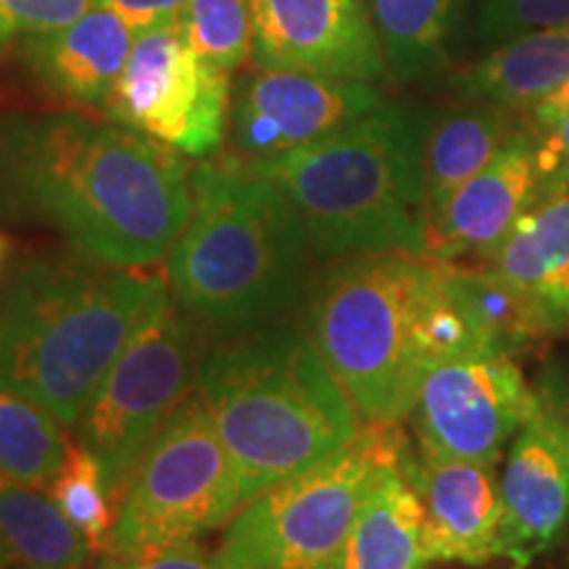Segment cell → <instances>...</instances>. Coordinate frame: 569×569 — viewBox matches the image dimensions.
<instances>
[{
    "label": "cell",
    "instance_id": "obj_18",
    "mask_svg": "<svg viewBox=\"0 0 569 569\" xmlns=\"http://www.w3.org/2000/svg\"><path fill=\"white\" fill-rule=\"evenodd\" d=\"M519 130L517 111L496 103L461 101L425 119L427 227L443 213L461 184L480 174Z\"/></svg>",
    "mask_w": 569,
    "mask_h": 569
},
{
    "label": "cell",
    "instance_id": "obj_30",
    "mask_svg": "<svg viewBox=\"0 0 569 569\" xmlns=\"http://www.w3.org/2000/svg\"><path fill=\"white\" fill-rule=\"evenodd\" d=\"M96 569H219V565L196 540L142 557H101Z\"/></svg>",
    "mask_w": 569,
    "mask_h": 569
},
{
    "label": "cell",
    "instance_id": "obj_8",
    "mask_svg": "<svg viewBox=\"0 0 569 569\" xmlns=\"http://www.w3.org/2000/svg\"><path fill=\"white\" fill-rule=\"evenodd\" d=\"M196 319L163 288L74 422L117 511L142 453L196 386Z\"/></svg>",
    "mask_w": 569,
    "mask_h": 569
},
{
    "label": "cell",
    "instance_id": "obj_33",
    "mask_svg": "<svg viewBox=\"0 0 569 569\" xmlns=\"http://www.w3.org/2000/svg\"><path fill=\"white\" fill-rule=\"evenodd\" d=\"M530 113L536 127H549L553 122H559V119L569 117V82L561 84V88L553 92V96L546 98V101H540Z\"/></svg>",
    "mask_w": 569,
    "mask_h": 569
},
{
    "label": "cell",
    "instance_id": "obj_32",
    "mask_svg": "<svg viewBox=\"0 0 569 569\" xmlns=\"http://www.w3.org/2000/svg\"><path fill=\"white\" fill-rule=\"evenodd\" d=\"M188 0H98V6L119 13L134 34L153 30V27L172 24L177 13Z\"/></svg>",
    "mask_w": 569,
    "mask_h": 569
},
{
    "label": "cell",
    "instance_id": "obj_4",
    "mask_svg": "<svg viewBox=\"0 0 569 569\" xmlns=\"http://www.w3.org/2000/svg\"><path fill=\"white\" fill-rule=\"evenodd\" d=\"M190 182L193 211L167 253L172 301L230 332L284 315L301 296L311 251L293 203L230 153L198 163Z\"/></svg>",
    "mask_w": 569,
    "mask_h": 569
},
{
    "label": "cell",
    "instance_id": "obj_34",
    "mask_svg": "<svg viewBox=\"0 0 569 569\" xmlns=\"http://www.w3.org/2000/svg\"><path fill=\"white\" fill-rule=\"evenodd\" d=\"M538 398H540V407L546 411V419H549L553 436L559 438L561 451H565V457L569 461V407L546 393H538Z\"/></svg>",
    "mask_w": 569,
    "mask_h": 569
},
{
    "label": "cell",
    "instance_id": "obj_22",
    "mask_svg": "<svg viewBox=\"0 0 569 569\" xmlns=\"http://www.w3.org/2000/svg\"><path fill=\"white\" fill-rule=\"evenodd\" d=\"M388 74L401 82L430 77L446 63L467 0H365Z\"/></svg>",
    "mask_w": 569,
    "mask_h": 569
},
{
    "label": "cell",
    "instance_id": "obj_7",
    "mask_svg": "<svg viewBox=\"0 0 569 569\" xmlns=\"http://www.w3.org/2000/svg\"><path fill=\"white\" fill-rule=\"evenodd\" d=\"M409 446L401 425L365 422L332 457L234 511L213 553L219 569H338L369 482Z\"/></svg>",
    "mask_w": 569,
    "mask_h": 569
},
{
    "label": "cell",
    "instance_id": "obj_1",
    "mask_svg": "<svg viewBox=\"0 0 569 569\" xmlns=\"http://www.w3.org/2000/svg\"><path fill=\"white\" fill-rule=\"evenodd\" d=\"M190 211L188 163L148 134L82 111L0 113V224L48 227L84 259L146 269Z\"/></svg>",
    "mask_w": 569,
    "mask_h": 569
},
{
    "label": "cell",
    "instance_id": "obj_38",
    "mask_svg": "<svg viewBox=\"0 0 569 569\" xmlns=\"http://www.w3.org/2000/svg\"><path fill=\"white\" fill-rule=\"evenodd\" d=\"M17 569H34V567H24V565H21V567H17Z\"/></svg>",
    "mask_w": 569,
    "mask_h": 569
},
{
    "label": "cell",
    "instance_id": "obj_23",
    "mask_svg": "<svg viewBox=\"0 0 569 569\" xmlns=\"http://www.w3.org/2000/svg\"><path fill=\"white\" fill-rule=\"evenodd\" d=\"M0 538L11 559L34 569H84L90 543L63 517L48 490L0 472Z\"/></svg>",
    "mask_w": 569,
    "mask_h": 569
},
{
    "label": "cell",
    "instance_id": "obj_28",
    "mask_svg": "<svg viewBox=\"0 0 569 569\" xmlns=\"http://www.w3.org/2000/svg\"><path fill=\"white\" fill-rule=\"evenodd\" d=\"M569 27V0H480L478 38L486 46Z\"/></svg>",
    "mask_w": 569,
    "mask_h": 569
},
{
    "label": "cell",
    "instance_id": "obj_17",
    "mask_svg": "<svg viewBox=\"0 0 569 569\" xmlns=\"http://www.w3.org/2000/svg\"><path fill=\"white\" fill-rule=\"evenodd\" d=\"M134 42L130 24L103 6H92L59 30L17 42L19 59L48 96L82 109H106Z\"/></svg>",
    "mask_w": 569,
    "mask_h": 569
},
{
    "label": "cell",
    "instance_id": "obj_24",
    "mask_svg": "<svg viewBox=\"0 0 569 569\" xmlns=\"http://www.w3.org/2000/svg\"><path fill=\"white\" fill-rule=\"evenodd\" d=\"M69 446L67 425L59 417L0 386V472L48 490Z\"/></svg>",
    "mask_w": 569,
    "mask_h": 569
},
{
    "label": "cell",
    "instance_id": "obj_3",
    "mask_svg": "<svg viewBox=\"0 0 569 569\" xmlns=\"http://www.w3.org/2000/svg\"><path fill=\"white\" fill-rule=\"evenodd\" d=\"M167 280L80 253H32L0 282V386L71 427Z\"/></svg>",
    "mask_w": 569,
    "mask_h": 569
},
{
    "label": "cell",
    "instance_id": "obj_10",
    "mask_svg": "<svg viewBox=\"0 0 569 569\" xmlns=\"http://www.w3.org/2000/svg\"><path fill=\"white\" fill-rule=\"evenodd\" d=\"M232 74L203 61L177 24L134 34L103 113L188 159H211L227 140Z\"/></svg>",
    "mask_w": 569,
    "mask_h": 569
},
{
    "label": "cell",
    "instance_id": "obj_5",
    "mask_svg": "<svg viewBox=\"0 0 569 569\" xmlns=\"http://www.w3.org/2000/svg\"><path fill=\"white\" fill-rule=\"evenodd\" d=\"M425 119L386 103L330 138L251 163L293 203L311 251L427 256Z\"/></svg>",
    "mask_w": 569,
    "mask_h": 569
},
{
    "label": "cell",
    "instance_id": "obj_11",
    "mask_svg": "<svg viewBox=\"0 0 569 569\" xmlns=\"http://www.w3.org/2000/svg\"><path fill=\"white\" fill-rule=\"evenodd\" d=\"M538 407L511 353H467L422 372L409 422L419 453L496 467Z\"/></svg>",
    "mask_w": 569,
    "mask_h": 569
},
{
    "label": "cell",
    "instance_id": "obj_36",
    "mask_svg": "<svg viewBox=\"0 0 569 569\" xmlns=\"http://www.w3.org/2000/svg\"><path fill=\"white\" fill-rule=\"evenodd\" d=\"M6 253H9V238H6V234L0 232V264H3Z\"/></svg>",
    "mask_w": 569,
    "mask_h": 569
},
{
    "label": "cell",
    "instance_id": "obj_14",
    "mask_svg": "<svg viewBox=\"0 0 569 569\" xmlns=\"http://www.w3.org/2000/svg\"><path fill=\"white\" fill-rule=\"evenodd\" d=\"M549 196L540 169L538 132L511 134L501 153L461 184L443 213L427 227V256L440 261L488 259L530 206Z\"/></svg>",
    "mask_w": 569,
    "mask_h": 569
},
{
    "label": "cell",
    "instance_id": "obj_35",
    "mask_svg": "<svg viewBox=\"0 0 569 569\" xmlns=\"http://www.w3.org/2000/svg\"><path fill=\"white\" fill-rule=\"evenodd\" d=\"M9 565H13L11 551H9V546L3 543V538H0V569H6Z\"/></svg>",
    "mask_w": 569,
    "mask_h": 569
},
{
    "label": "cell",
    "instance_id": "obj_25",
    "mask_svg": "<svg viewBox=\"0 0 569 569\" xmlns=\"http://www.w3.org/2000/svg\"><path fill=\"white\" fill-rule=\"evenodd\" d=\"M448 264L461 298L501 351L515 356L565 325L543 303L501 282L486 267H465L459 261Z\"/></svg>",
    "mask_w": 569,
    "mask_h": 569
},
{
    "label": "cell",
    "instance_id": "obj_20",
    "mask_svg": "<svg viewBox=\"0 0 569 569\" xmlns=\"http://www.w3.org/2000/svg\"><path fill=\"white\" fill-rule=\"evenodd\" d=\"M401 459L382 465L369 482L338 569H427L432 565L425 543L422 501L403 475Z\"/></svg>",
    "mask_w": 569,
    "mask_h": 569
},
{
    "label": "cell",
    "instance_id": "obj_12",
    "mask_svg": "<svg viewBox=\"0 0 569 569\" xmlns=\"http://www.w3.org/2000/svg\"><path fill=\"white\" fill-rule=\"evenodd\" d=\"M386 103L372 82L253 67L232 84L230 156L246 163L280 159L330 138Z\"/></svg>",
    "mask_w": 569,
    "mask_h": 569
},
{
    "label": "cell",
    "instance_id": "obj_2",
    "mask_svg": "<svg viewBox=\"0 0 569 569\" xmlns=\"http://www.w3.org/2000/svg\"><path fill=\"white\" fill-rule=\"evenodd\" d=\"M198 361L196 388L232 465L240 507L351 443L361 417L309 336L232 332Z\"/></svg>",
    "mask_w": 569,
    "mask_h": 569
},
{
    "label": "cell",
    "instance_id": "obj_6",
    "mask_svg": "<svg viewBox=\"0 0 569 569\" xmlns=\"http://www.w3.org/2000/svg\"><path fill=\"white\" fill-rule=\"evenodd\" d=\"M438 272L432 256L367 253L336 259L319 277L306 336L361 422L409 419L425 372L417 319Z\"/></svg>",
    "mask_w": 569,
    "mask_h": 569
},
{
    "label": "cell",
    "instance_id": "obj_31",
    "mask_svg": "<svg viewBox=\"0 0 569 569\" xmlns=\"http://www.w3.org/2000/svg\"><path fill=\"white\" fill-rule=\"evenodd\" d=\"M540 169L546 174V190H561L569 184V117L549 127H536Z\"/></svg>",
    "mask_w": 569,
    "mask_h": 569
},
{
    "label": "cell",
    "instance_id": "obj_21",
    "mask_svg": "<svg viewBox=\"0 0 569 569\" xmlns=\"http://www.w3.org/2000/svg\"><path fill=\"white\" fill-rule=\"evenodd\" d=\"M569 82V27L522 34L496 46L486 59L453 71L448 88L461 101L532 111Z\"/></svg>",
    "mask_w": 569,
    "mask_h": 569
},
{
    "label": "cell",
    "instance_id": "obj_9",
    "mask_svg": "<svg viewBox=\"0 0 569 569\" xmlns=\"http://www.w3.org/2000/svg\"><path fill=\"white\" fill-rule=\"evenodd\" d=\"M238 509L232 465L196 388L142 453L103 557H142L196 543L230 522Z\"/></svg>",
    "mask_w": 569,
    "mask_h": 569
},
{
    "label": "cell",
    "instance_id": "obj_37",
    "mask_svg": "<svg viewBox=\"0 0 569 569\" xmlns=\"http://www.w3.org/2000/svg\"><path fill=\"white\" fill-rule=\"evenodd\" d=\"M567 325H569V301H567Z\"/></svg>",
    "mask_w": 569,
    "mask_h": 569
},
{
    "label": "cell",
    "instance_id": "obj_13",
    "mask_svg": "<svg viewBox=\"0 0 569 569\" xmlns=\"http://www.w3.org/2000/svg\"><path fill=\"white\" fill-rule=\"evenodd\" d=\"M251 9L253 67L372 84L388 74L365 0H251Z\"/></svg>",
    "mask_w": 569,
    "mask_h": 569
},
{
    "label": "cell",
    "instance_id": "obj_27",
    "mask_svg": "<svg viewBox=\"0 0 569 569\" xmlns=\"http://www.w3.org/2000/svg\"><path fill=\"white\" fill-rule=\"evenodd\" d=\"M48 496L63 511V517L88 538L92 553L103 557L109 551L117 511L103 488L101 467L82 446H69L59 475L48 486Z\"/></svg>",
    "mask_w": 569,
    "mask_h": 569
},
{
    "label": "cell",
    "instance_id": "obj_29",
    "mask_svg": "<svg viewBox=\"0 0 569 569\" xmlns=\"http://www.w3.org/2000/svg\"><path fill=\"white\" fill-rule=\"evenodd\" d=\"M92 6L98 0H0V56L30 34L80 19Z\"/></svg>",
    "mask_w": 569,
    "mask_h": 569
},
{
    "label": "cell",
    "instance_id": "obj_16",
    "mask_svg": "<svg viewBox=\"0 0 569 569\" xmlns=\"http://www.w3.org/2000/svg\"><path fill=\"white\" fill-rule=\"evenodd\" d=\"M498 482L503 509L501 557L515 569H528L559 543L569 525V461L540 398L511 438Z\"/></svg>",
    "mask_w": 569,
    "mask_h": 569
},
{
    "label": "cell",
    "instance_id": "obj_15",
    "mask_svg": "<svg viewBox=\"0 0 569 569\" xmlns=\"http://www.w3.org/2000/svg\"><path fill=\"white\" fill-rule=\"evenodd\" d=\"M401 469L422 501L432 561L480 567L501 557V482L493 467L427 457L409 446Z\"/></svg>",
    "mask_w": 569,
    "mask_h": 569
},
{
    "label": "cell",
    "instance_id": "obj_19",
    "mask_svg": "<svg viewBox=\"0 0 569 569\" xmlns=\"http://www.w3.org/2000/svg\"><path fill=\"white\" fill-rule=\"evenodd\" d=\"M480 267L567 322L569 184L530 206Z\"/></svg>",
    "mask_w": 569,
    "mask_h": 569
},
{
    "label": "cell",
    "instance_id": "obj_26",
    "mask_svg": "<svg viewBox=\"0 0 569 569\" xmlns=\"http://www.w3.org/2000/svg\"><path fill=\"white\" fill-rule=\"evenodd\" d=\"M174 24L182 40L211 67L234 74L251 61V0H188Z\"/></svg>",
    "mask_w": 569,
    "mask_h": 569
}]
</instances>
